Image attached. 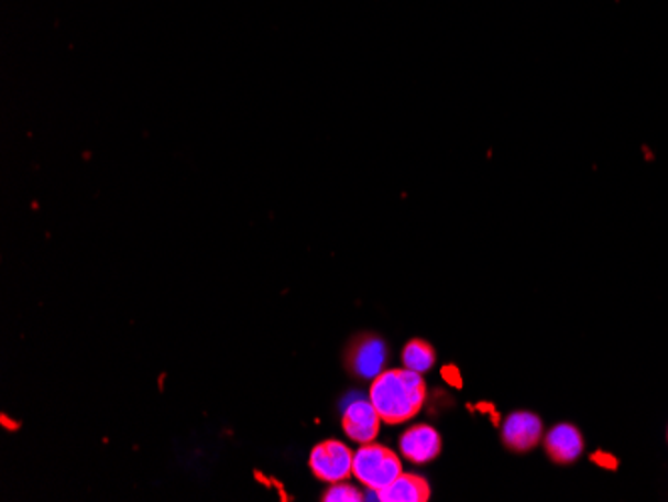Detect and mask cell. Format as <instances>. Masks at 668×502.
Returning a JSON list of instances; mask_svg holds the SVG:
<instances>
[{
    "mask_svg": "<svg viewBox=\"0 0 668 502\" xmlns=\"http://www.w3.org/2000/svg\"><path fill=\"white\" fill-rule=\"evenodd\" d=\"M386 345L381 337L366 335L354 340L349 349L347 364L357 376L361 379H376L384 371L386 362Z\"/></svg>",
    "mask_w": 668,
    "mask_h": 502,
    "instance_id": "obj_5",
    "label": "cell"
},
{
    "mask_svg": "<svg viewBox=\"0 0 668 502\" xmlns=\"http://www.w3.org/2000/svg\"><path fill=\"white\" fill-rule=\"evenodd\" d=\"M435 361H437L435 349L425 340L413 339L410 342H406L405 350H403L405 369L423 374L435 367Z\"/></svg>",
    "mask_w": 668,
    "mask_h": 502,
    "instance_id": "obj_10",
    "label": "cell"
},
{
    "mask_svg": "<svg viewBox=\"0 0 668 502\" xmlns=\"http://www.w3.org/2000/svg\"><path fill=\"white\" fill-rule=\"evenodd\" d=\"M381 502H427L430 499L428 482L418 474L401 472L386 489L376 492Z\"/></svg>",
    "mask_w": 668,
    "mask_h": 502,
    "instance_id": "obj_9",
    "label": "cell"
},
{
    "mask_svg": "<svg viewBox=\"0 0 668 502\" xmlns=\"http://www.w3.org/2000/svg\"><path fill=\"white\" fill-rule=\"evenodd\" d=\"M398 447H401V452H403L405 459L415 462V465H425V462H430V460L439 457L442 440H440L439 433L432 426L415 425L401 437Z\"/></svg>",
    "mask_w": 668,
    "mask_h": 502,
    "instance_id": "obj_8",
    "label": "cell"
},
{
    "mask_svg": "<svg viewBox=\"0 0 668 502\" xmlns=\"http://www.w3.org/2000/svg\"><path fill=\"white\" fill-rule=\"evenodd\" d=\"M381 415L379 411L374 408V404L369 401H354L349 404L342 413V428L344 433L352 438L354 443H373L376 435H379V428H381Z\"/></svg>",
    "mask_w": 668,
    "mask_h": 502,
    "instance_id": "obj_6",
    "label": "cell"
},
{
    "mask_svg": "<svg viewBox=\"0 0 668 502\" xmlns=\"http://www.w3.org/2000/svg\"><path fill=\"white\" fill-rule=\"evenodd\" d=\"M667 438H668V430H667Z\"/></svg>",
    "mask_w": 668,
    "mask_h": 502,
    "instance_id": "obj_12",
    "label": "cell"
},
{
    "mask_svg": "<svg viewBox=\"0 0 668 502\" xmlns=\"http://www.w3.org/2000/svg\"><path fill=\"white\" fill-rule=\"evenodd\" d=\"M545 450L552 462L572 465L584 450L581 430L570 423L552 426L545 435Z\"/></svg>",
    "mask_w": 668,
    "mask_h": 502,
    "instance_id": "obj_7",
    "label": "cell"
},
{
    "mask_svg": "<svg viewBox=\"0 0 668 502\" xmlns=\"http://www.w3.org/2000/svg\"><path fill=\"white\" fill-rule=\"evenodd\" d=\"M503 443L515 452H528L537 447L543 438V421L540 416L528 411H516L504 418Z\"/></svg>",
    "mask_w": 668,
    "mask_h": 502,
    "instance_id": "obj_4",
    "label": "cell"
},
{
    "mask_svg": "<svg viewBox=\"0 0 668 502\" xmlns=\"http://www.w3.org/2000/svg\"><path fill=\"white\" fill-rule=\"evenodd\" d=\"M362 499V492L344 481L332 482L329 491L322 494L325 502H361Z\"/></svg>",
    "mask_w": 668,
    "mask_h": 502,
    "instance_id": "obj_11",
    "label": "cell"
},
{
    "mask_svg": "<svg viewBox=\"0 0 668 502\" xmlns=\"http://www.w3.org/2000/svg\"><path fill=\"white\" fill-rule=\"evenodd\" d=\"M354 452L340 440H325L310 452V470L325 482L347 481L352 474Z\"/></svg>",
    "mask_w": 668,
    "mask_h": 502,
    "instance_id": "obj_3",
    "label": "cell"
},
{
    "mask_svg": "<svg viewBox=\"0 0 668 502\" xmlns=\"http://www.w3.org/2000/svg\"><path fill=\"white\" fill-rule=\"evenodd\" d=\"M403 472L401 459L388 447L366 443L352 459V474L369 489L379 492L386 489Z\"/></svg>",
    "mask_w": 668,
    "mask_h": 502,
    "instance_id": "obj_2",
    "label": "cell"
},
{
    "mask_svg": "<svg viewBox=\"0 0 668 502\" xmlns=\"http://www.w3.org/2000/svg\"><path fill=\"white\" fill-rule=\"evenodd\" d=\"M369 399L384 423L401 425L420 413L427 399V384L420 372L410 369L383 371L371 384Z\"/></svg>",
    "mask_w": 668,
    "mask_h": 502,
    "instance_id": "obj_1",
    "label": "cell"
}]
</instances>
